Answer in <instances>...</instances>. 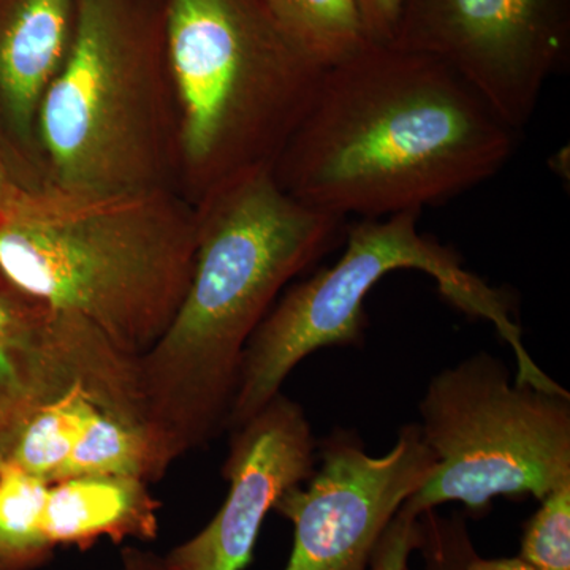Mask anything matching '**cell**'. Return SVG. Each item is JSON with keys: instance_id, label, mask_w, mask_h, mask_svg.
<instances>
[{"instance_id": "cell-1", "label": "cell", "mask_w": 570, "mask_h": 570, "mask_svg": "<svg viewBox=\"0 0 570 570\" xmlns=\"http://www.w3.org/2000/svg\"><path fill=\"white\" fill-rule=\"evenodd\" d=\"M520 132L433 56L367 43L322 71L273 164L285 193L377 219L455 197L512 159Z\"/></svg>"}, {"instance_id": "cell-2", "label": "cell", "mask_w": 570, "mask_h": 570, "mask_svg": "<svg viewBox=\"0 0 570 570\" xmlns=\"http://www.w3.org/2000/svg\"><path fill=\"white\" fill-rule=\"evenodd\" d=\"M194 206L189 287L163 337L138 356L146 428L170 466L225 430L255 330L346 223L285 193L273 165L238 171Z\"/></svg>"}, {"instance_id": "cell-3", "label": "cell", "mask_w": 570, "mask_h": 570, "mask_svg": "<svg viewBox=\"0 0 570 570\" xmlns=\"http://www.w3.org/2000/svg\"><path fill=\"white\" fill-rule=\"evenodd\" d=\"M197 250L194 204L171 187L67 195L33 187L0 209V277L146 354L181 305Z\"/></svg>"}, {"instance_id": "cell-4", "label": "cell", "mask_w": 570, "mask_h": 570, "mask_svg": "<svg viewBox=\"0 0 570 570\" xmlns=\"http://www.w3.org/2000/svg\"><path fill=\"white\" fill-rule=\"evenodd\" d=\"M41 187L111 195L170 187L178 122L165 0H77L73 40L41 99Z\"/></svg>"}, {"instance_id": "cell-5", "label": "cell", "mask_w": 570, "mask_h": 570, "mask_svg": "<svg viewBox=\"0 0 570 570\" xmlns=\"http://www.w3.org/2000/svg\"><path fill=\"white\" fill-rule=\"evenodd\" d=\"M165 52L179 174L194 202L238 171L275 164L324 71L264 0H165Z\"/></svg>"}, {"instance_id": "cell-6", "label": "cell", "mask_w": 570, "mask_h": 570, "mask_svg": "<svg viewBox=\"0 0 570 570\" xmlns=\"http://www.w3.org/2000/svg\"><path fill=\"white\" fill-rule=\"evenodd\" d=\"M420 213L358 220L348 228L346 250L335 265L295 284L277 299L243 354L228 431L243 425L281 393L306 356L321 348L363 344L366 296L396 269H419L433 277L453 306L494 325L512 347L519 376L538 373L508 296L468 272L455 250L423 235Z\"/></svg>"}, {"instance_id": "cell-7", "label": "cell", "mask_w": 570, "mask_h": 570, "mask_svg": "<svg viewBox=\"0 0 570 570\" xmlns=\"http://www.w3.org/2000/svg\"><path fill=\"white\" fill-rule=\"evenodd\" d=\"M419 423L436 468L404 502L420 517L445 502L472 515L497 498L540 501L570 480V395L520 384L498 356L480 352L431 379Z\"/></svg>"}, {"instance_id": "cell-8", "label": "cell", "mask_w": 570, "mask_h": 570, "mask_svg": "<svg viewBox=\"0 0 570 570\" xmlns=\"http://www.w3.org/2000/svg\"><path fill=\"white\" fill-rule=\"evenodd\" d=\"M392 45L444 62L521 134L570 61V0H403Z\"/></svg>"}, {"instance_id": "cell-9", "label": "cell", "mask_w": 570, "mask_h": 570, "mask_svg": "<svg viewBox=\"0 0 570 570\" xmlns=\"http://www.w3.org/2000/svg\"><path fill=\"white\" fill-rule=\"evenodd\" d=\"M436 468L419 423L397 431L381 456L366 452L355 431L335 430L317 444L306 485L277 501L276 512L294 527L284 570H367L389 524Z\"/></svg>"}, {"instance_id": "cell-10", "label": "cell", "mask_w": 570, "mask_h": 570, "mask_svg": "<svg viewBox=\"0 0 570 570\" xmlns=\"http://www.w3.org/2000/svg\"><path fill=\"white\" fill-rule=\"evenodd\" d=\"M77 384L107 414L145 420L138 356L85 317L0 285V460L37 409Z\"/></svg>"}, {"instance_id": "cell-11", "label": "cell", "mask_w": 570, "mask_h": 570, "mask_svg": "<svg viewBox=\"0 0 570 570\" xmlns=\"http://www.w3.org/2000/svg\"><path fill=\"white\" fill-rule=\"evenodd\" d=\"M230 431L223 466L227 498L204 530L164 554L171 570H245L266 515L316 469L313 426L283 392Z\"/></svg>"}, {"instance_id": "cell-12", "label": "cell", "mask_w": 570, "mask_h": 570, "mask_svg": "<svg viewBox=\"0 0 570 570\" xmlns=\"http://www.w3.org/2000/svg\"><path fill=\"white\" fill-rule=\"evenodd\" d=\"M77 0H0V108L11 129L36 141L41 99L73 40Z\"/></svg>"}, {"instance_id": "cell-13", "label": "cell", "mask_w": 570, "mask_h": 570, "mask_svg": "<svg viewBox=\"0 0 570 570\" xmlns=\"http://www.w3.org/2000/svg\"><path fill=\"white\" fill-rule=\"evenodd\" d=\"M159 499L149 483L115 475H89L51 483L43 510V531L55 549L89 550L99 540L116 546L126 540L159 538Z\"/></svg>"}, {"instance_id": "cell-14", "label": "cell", "mask_w": 570, "mask_h": 570, "mask_svg": "<svg viewBox=\"0 0 570 570\" xmlns=\"http://www.w3.org/2000/svg\"><path fill=\"white\" fill-rule=\"evenodd\" d=\"M97 411H104L99 400L85 385H73L33 412L0 461H10L48 485L58 482L81 431Z\"/></svg>"}, {"instance_id": "cell-15", "label": "cell", "mask_w": 570, "mask_h": 570, "mask_svg": "<svg viewBox=\"0 0 570 570\" xmlns=\"http://www.w3.org/2000/svg\"><path fill=\"white\" fill-rule=\"evenodd\" d=\"M168 468L170 464L148 431L97 411L81 431L58 482L89 475H115L151 483L163 479Z\"/></svg>"}, {"instance_id": "cell-16", "label": "cell", "mask_w": 570, "mask_h": 570, "mask_svg": "<svg viewBox=\"0 0 570 570\" xmlns=\"http://www.w3.org/2000/svg\"><path fill=\"white\" fill-rule=\"evenodd\" d=\"M279 28L322 69L367 43L354 0H264Z\"/></svg>"}, {"instance_id": "cell-17", "label": "cell", "mask_w": 570, "mask_h": 570, "mask_svg": "<svg viewBox=\"0 0 570 570\" xmlns=\"http://www.w3.org/2000/svg\"><path fill=\"white\" fill-rule=\"evenodd\" d=\"M48 487L0 461V570H37L55 557L43 531Z\"/></svg>"}, {"instance_id": "cell-18", "label": "cell", "mask_w": 570, "mask_h": 570, "mask_svg": "<svg viewBox=\"0 0 570 570\" xmlns=\"http://www.w3.org/2000/svg\"><path fill=\"white\" fill-rule=\"evenodd\" d=\"M519 558L538 570H570V480L540 499L524 524Z\"/></svg>"}, {"instance_id": "cell-19", "label": "cell", "mask_w": 570, "mask_h": 570, "mask_svg": "<svg viewBox=\"0 0 570 570\" xmlns=\"http://www.w3.org/2000/svg\"><path fill=\"white\" fill-rule=\"evenodd\" d=\"M419 550L426 551L430 570H538L521 558H480L461 521H445L434 510L420 515Z\"/></svg>"}, {"instance_id": "cell-20", "label": "cell", "mask_w": 570, "mask_h": 570, "mask_svg": "<svg viewBox=\"0 0 570 570\" xmlns=\"http://www.w3.org/2000/svg\"><path fill=\"white\" fill-rule=\"evenodd\" d=\"M420 538V517L400 509L382 535L367 570H407L409 558L412 551L419 550Z\"/></svg>"}, {"instance_id": "cell-21", "label": "cell", "mask_w": 570, "mask_h": 570, "mask_svg": "<svg viewBox=\"0 0 570 570\" xmlns=\"http://www.w3.org/2000/svg\"><path fill=\"white\" fill-rule=\"evenodd\" d=\"M354 3L366 40L377 45L392 43L403 0H354Z\"/></svg>"}, {"instance_id": "cell-22", "label": "cell", "mask_w": 570, "mask_h": 570, "mask_svg": "<svg viewBox=\"0 0 570 570\" xmlns=\"http://www.w3.org/2000/svg\"><path fill=\"white\" fill-rule=\"evenodd\" d=\"M31 189L33 186L21 181L0 154V209L18 204Z\"/></svg>"}, {"instance_id": "cell-23", "label": "cell", "mask_w": 570, "mask_h": 570, "mask_svg": "<svg viewBox=\"0 0 570 570\" xmlns=\"http://www.w3.org/2000/svg\"><path fill=\"white\" fill-rule=\"evenodd\" d=\"M121 570H171L163 554L140 547H126L121 551Z\"/></svg>"}, {"instance_id": "cell-24", "label": "cell", "mask_w": 570, "mask_h": 570, "mask_svg": "<svg viewBox=\"0 0 570 570\" xmlns=\"http://www.w3.org/2000/svg\"><path fill=\"white\" fill-rule=\"evenodd\" d=\"M3 284H6V283H3L2 277H0V285H3Z\"/></svg>"}]
</instances>
